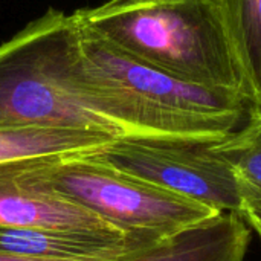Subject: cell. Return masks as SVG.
Here are the masks:
<instances>
[{
    "mask_svg": "<svg viewBox=\"0 0 261 261\" xmlns=\"http://www.w3.org/2000/svg\"><path fill=\"white\" fill-rule=\"evenodd\" d=\"M23 176L124 234L167 239L222 213L99 161L93 153L21 161Z\"/></svg>",
    "mask_w": 261,
    "mask_h": 261,
    "instance_id": "cell-4",
    "label": "cell"
},
{
    "mask_svg": "<svg viewBox=\"0 0 261 261\" xmlns=\"http://www.w3.org/2000/svg\"><path fill=\"white\" fill-rule=\"evenodd\" d=\"M70 87L124 136L222 141L261 110L240 95L188 84L145 66L80 21Z\"/></svg>",
    "mask_w": 261,
    "mask_h": 261,
    "instance_id": "cell-1",
    "label": "cell"
},
{
    "mask_svg": "<svg viewBox=\"0 0 261 261\" xmlns=\"http://www.w3.org/2000/svg\"><path fill=\"white\" fill-rule=\"evenodd\" d=\"M21 161L0 164V226L124 234L93 213L28 182Z\"/></svg>",
    "mask_w": 261,
    "mask_h": 261,
    "instance_id": "cell-6",
    "label": "cell"
},
{
    "mask_svg": "<svg viewBox=\"0 0 261 261\" xmlns=\"http://www.w3.org/2000/svg\"><path fill=\"white\" fill-rule=\"evenodd\" d=\"M249 243L242 214L222 213L115 261H243Z\"/></svg>",
    "mask_w": 261,
    "mask_h": 261,
    "instance_id": "cell-8",
    "label": "cell"
},
{
    "mask_svg": "<svg viewBox=\"0 0 261 261\" xmlns=\"http://www.w3.org/2000/svg\"><path fill=\"white\" fill-rule=\"evenodd\" d=\"M246 76L261 109V0H220Z\"/></svg>",
    "mask_w": 261,
    "mask_h": 261,
    "instance_id": "cell-11",
    "label": "cell"
},
{
    "mask_svg": "<svg viewBox=\"0 0 261 261\" xmlns=\"http://www.w3.org/2000/svg\"><path fill=\"white\" fill-rule=\"evenodd\" d=\"M214 148L234 174L242 210L261 211V110L240 130L217 141Z\"/></svg>",
    "mask_w": 261,
    "mask_h": 261,
    "instance_id": "cell-10",
    "label": "cell"
},
{
    "mask_svg": "<svg viewBox=\"0 0 261 261\" xmlns=\"http://www.w3.org/2000/svg\"><path fill=\"white\" fill-rule=\"evenodd\" d=\"M242 217L245 219V222L249 225L251 229H254L258 237L261 239V211L260 210H254V208H243L242 210Z\"/></svg>",
    "mask_w": 261,
    "mask_h": 261,
    "instance_id": "cell-12",
    "label": "cell"
},
{
    "mask_svg": "<svg viewBox=\"0 0 261 261\" xmlns=\"http://www.w3.org/2000/svg\"><path fill=\"white\" fill-rule=\"evenodd\" d=\"M73 14L102 41L145 66L257 104L220 0H107Z\"/></svg>",
    "mask_w": 261,
    "mask_h": 261,
    "instance_id": "cell-2",
    "label": "cell"
},
{
    "mask_svg": "<svg viewBox=\"0 0 261 261\" xmlns=\"http://www.w3.org/2000/svg\"><path fill=\"white\" fill-rule=\"evenodd\" d=\"M75 14L49 9L0 44V130L81 128L124 136L70 89Z\"/></svg>",
    "mask_w": 261,
    "mask_h": 261,
    "instance_id": "cell-3",
    "label": "cell"
},
{
    "mask_svg": "<svg viewBox=\"0 0 261 261\" xmlns=\"http://www.w3.org/2000/svg\"><path fill=\"white\" fill-rule=\"evenodd\" d=\"M217 141L119 136L93 153L115 168L162 190L203 203L219 213L242 211L229 165L214 148Z\"/></svg>",
    "mask_w": 261,
    "mask_h": 261,
    "instance_id": "cell-5",
    "label": "cell"
},
{
    "mask_svg": "<svg viewBox=\"0 0 261 261\" xmlns=\"http://www.w3.org/2000/svg\"><path fill=\"white\" fill-rule=\"evenodd\" d=\"M116 138L119 136L113 133L81 128L0 130V164L43 156L95 153Z\"/></svg>",
    "mask_w": 261,
    "mask_h": 261,
    "instance_id": "cell-9",
    "label": "cell"
},
{
    "mask_svg": "<svg viewBox=\"0 0 261 261\" xmlns=\"http://www.w3.org/2000/svg\"><path fill=\"white\" fill-rule=\"evenodd\" d=\"M0 261H49V260H38V258H28V257H18V255H11L0 252Z\"/></svg>",
    "mask_w": 261,
    "mask_h": 261,
    "instance_id": "cell-13",
    "label": "cell"
},
{
    "mask_svg": "<svg viewBox=\"0 0 261 261\" xmlns=\"http://www.w3.org/2000/svg\"><path fill=\"white\" fill-rule=\"evenodd\" d=\"M156 242L132 234L0 226V252L38 260L115 261Z\"/></svg>",
    "mask_w": 261,
    "mask_h": 261,
    "instance_id": "cell-7",
    "label": "cell"
}]
</instances>
